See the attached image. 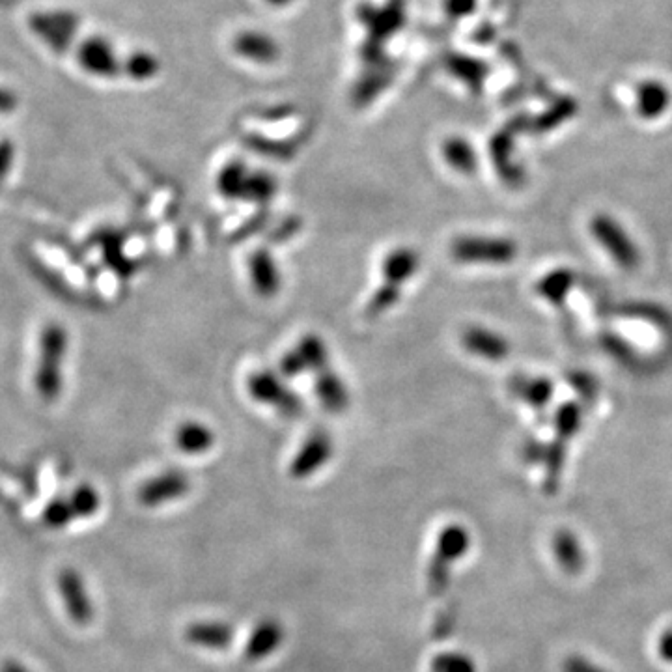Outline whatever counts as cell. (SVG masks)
<instances>
[{"mask_svg":"<svg viewBox=\"0 0 672 672\" xmlns=\"http://www.w3.org/2000/svg\"><path fill=\"white\" fill-rule=\"evenodd\" d=\"M68 350V329L62 323H45L38 338V363L34 370V387L43 402H55L64 391V364Z\"/></svg>","mask_w":672,"mask_h":672,"instance_id":"1","label":"cell"},{"mask_svg":"<svg viewBox=\"0 0 672 672\" xmlns=\"http://www.w3.org/2000/svg\"><path fill=\"white\" fill-rule=\"evenodd\" d=\"M471 547V534L458 523H450L437 534L435 551L428 562L426 583L432 596H441L450 585V574L454 562L463 559Z\"/></svg>","mask_w":672,"mask_h":672,"instance_id":"2","label":"cell"},{"mask_svg":"<svg viewBox=\"0 0 672 672\" xmlns=\"http://www.w3.org/2000/svg\"><path fill=\"white\" fill-rule=\"evenodd\" d=\"M245 385L249 396L260 406L271 407L288 419L303 413L301 398L288 387L286 378H282L280 372L254 370Z\"/></svg>","mask_w":672,"mask_h":672,"instance_id":"3","label":"cell"},{"mask_svg":"<svg viewBox=\"0 0 672 672\" xmlns=\"http://www.w3.org/2000/svg\"><path fill=\"white\" fill-rule=\"evenodd\" d=\"M450 256L460 264L503 266L516 260L518 245L506 238L460 236L450 243Z\"/></svg>","mask_w":672,"mask_h":672,"instance_id":"4","label":"cell"},{"mask_svg":"<svg viewBox=\"0 0 672 672\" xmlns=\"http://www.w3.org/2000/svg\"><path fill=\"white\" fill-rule=\"evenodd\" d=\"M79 25L81 21L77 14L68 10H42L28 17L30 32L56 55L70 51L77 38Z\"/></svg>","mask_w":672,"mask_h":672,"instance_id":"5","label":"cell"},{"mask_svg":"<svg viewBox=\"0 0 672 672\" xmlns=\"http://www.w3.org/2000/svg\"><path fill=\"white\" fill-rule=\"evenodd\" d=\"M329 359H331V353L322 336L314 335V333L301 336L294 348L280 357V376L294 379L307 372L318 374L331 366Z\"/></svg>","mask_w":672,"mask_h":672,"instance_id":"6","label":"cell"},{"mask_svg":"<svg viewBox=\"0 0 672 672\" xmlns=\"http://www.w3.org/2000/svg\"><path fill=\"white\" fill-rule=\"evenodd\" d=\"M590 232L622 269H635L639 266V249L616 219L609 215H596L590 221Z\"/></svg>","mask_w":672,"mask_h":672,"instance_id":"7","label":"cell"},{"mask_svg":"<svg viewBox=\"0 0 672 672\" xmlns=\"http://www.w3.org/2000/svg\"><path fill=\"white\" fill-rule=\"evenodd\" d=\"M75 58L81 70L98 79H116L122 75V60L114 45L103 36H88L77 45Z\"/></svg>","mask_w":672,"mask_h":672,"instance_id":"8","label":"cell"},{"mask_svg":"<svg viewBox=\"0 0 672 672\" xmlns=\"http://www.w3.org/2000/svg\"><path fill=\"white\" fill-rule=\"evenodd\" d=\"M333 454H335L333 437L325 430H314L297 448L288 467V473L294 480H307L310 476L320 473L323 467L331 462Z\"/></svg>","mask_w":672,"mask_h":672,"instance_id":"9","label":"cell"},{"mask_svg":"<svg viewBox=\"0 0 672 672\" xmlns=\"http://www.w3.org/2000/svg\"><path fill=\"white\" fill-rule=\"evenodd\" d=\"M357 19L368 30L366 40L383 45L406 25V0H389L385 6L364 2L357 8Z\"/></svg>","mask_w":672,"mask_h":672,"instance_id":"10","label":"cell"},{"mask_svg":"<svg viewBox=\"0 0 672 672\" xmlns=\"http://www.w3.org/2000/svg\"><path fill=\"white\" fill-rule=\"evenodd\" d=\"M191 491L189 475L180 469H167L159 475L150 476L140 484L137 499L146 508H159L163 504L180 501Z\"/></svg>","mask_w":672,"mask_h":672,"instance_id":"11","label":"cell"},{"mask_svg":"<svg viewBox=\"0 0 672 672\" xmlns=\"http://www.w3.org/2000/svg\"><path fill=\"white\" fill-rule=\"evenodd\" d=\"M56 587L62 596L66 613L77 626H88L94 620V603L88 596L83 575L73 568H64L56 575Z\"/></svg>","mask_w":672,"mask_h":672,"instance_id":"12","label":"cell"},{"mask_svg":"<svg viewBox=\"0 0 672 672\" xmlns=\"http://www.w3.org/2000/svg\"><path fill=\"white\" fill-rule=\"evenodd\" d=\"M232 51L243 60L269 66L280 58V45L273 36L260 30H243L234 36Z\"/></svg>","mask_w":672,"mask_h":672,"instance_id":"13","label":"cell"},{"mask_svg":"<svg viewBox=\"0 0 672 672\" xmlns=\"http://www.w3.org/2000/svg\"><path fill=\"white\" fill-rule=\"evenodd\" d=\"M286 631L282 628L277 618H264L260 620L251 633L243 648V658L251 663H258L273 656L284 643Z\"/></svg>","mask_w":672,"mask_h":672,"instance_id":"14","label":"cell"},{"mask_svg":"<svg viewBox=\"0 0 672 672\" xmlns=\"http://www.w3.org/2000/svg\"><path fill=\"white\" fill-rule=\"evenodd\" d=\"M185 641L198 648L223 652L234 644V628L223 620H196L191 622L183 631Z\"/></svg>","mask_w":672,"mask_h":672,"instance_id":"15","label":"cell"},{"mask_svg":"<svg viewBox=\"0 0 672 672\" xmlns=\"http://www.w3.org/2000/svg\"><path fill=\"white\" fill-rule=\"evenodd\" d=\"M247 271L252 290L260 297H275L282 288L279 264L267 249H256L249 254Z\"/></svg>","mask_w":672,"mask_h":672,"instance_id":"16","label":"cell"},{"mask_svg":"<svg viewBox=\"0 0 672 672\" xmlns=\"http://www.w3.org/2000/svg\"><path fill=\"white\" fill-rule=\"evenodd\" d=\"M419 252L411 247H396L381 260V282L404 290L409 280L419 273Z\"/></svg>","mask_w":672,"mask_h":672,"instance_id":"17","label":"cell"},{"mask_svg":"<svg viewBox=\"0 0 672 672\" xmlns=\"http://www.w3.org/2000/svg\"><path fill=\"white\" fill-rule=\"evenodd\" d=\"M462 346L471 355L482 357L493 363L503 361L504 357L510 353V346L503 336L486 327H478V325H471L463 331Z\"/></svg>","mask_w":672,"mask_h":672,"instance_id":"18","label":"cell"},{"mask_svg":"<svg viewBox=\"0 0 672 672\" xmlns=\"http://www.w3.org/2000/svg\"><path fill=\"white\" fill-rule=\"evenodd\" d=\"M671 88L659 79H644L635 88V109L644 120H656L669 111Z\"/></svg>","mask_w":672,"mask_h":672,"instance_id":"19","label":"cell"},{"mask_svg":"<svg viewBox=\"0 0 672 672\" xmlns=\"http://www.w3.org/2000/svg\"><path fill=\"white\" fill-rule=\"evenodd\" d=\"M314 392L323 409L329 413H342L350 406V391L346 381L329 366L316 374Z\"/></svg>","mask_w":672,"mask_h":672,"instance_id":"20","label":"cell"},{"mask_svg":"<svg viewBox=\"0 0 672 672\" xmlns=\"http://www.w3.org/2000/svg\"><path fill=\"white\" fill-rule=\"evenodd\" d=\"M174 445L187 456H202L215 445V432L200 420H185L174 430Z\"/></svg>","mask_w":672,"mask_h":672,"instance_id":"21","label":"cell"},{"mask_svg":"<svg viewBox=\"0 0 672 672\" xmlns=\"http://www.w3.org/2000/svg\"><path fill=\"white\" fill-rule=\"evenodd\" d=\"M441 157L458 174H475L478 168V155L475 146L460 135H452L441 142Z\"/></svg>","mask_w":672,"mask_h":672,"instance_id":"22","label":"cell"},{"mask_svg":"<svg viewBox=\"0 0 672 672\" xmlns=\"http://www.w3.org/2000/svg\"><path fill=\"white\" fill-rule=\"evenodd\" d=\"M514 124L506 127V131L497 133L490 142V154L493 165L497 167L499 176L510 185H518L521 180V170L512 161V137H514Z\"/></svg>","mask_w":672,"mask_h":672,"instance_id":"23","label":"cell"},{"mask_svg":"<svg viewBox=\"0 0 672 672\" xmlns=\"http://www.w3.org/2000/svg\"><path fill=\"white\" fill-rule=\"evenodd\" d=\"M447 70L452 77L462 81L471 92H480L488 79V66L480 58L467 55H450L447 58Z\"/></svg>","mask_w":672,"mask_h":672,"instance_id":"24","label":"cell"},{"mask_svg":"<svg viewBox=\"0 0 672 672\" xmlns=\"http://www.w3.org/2000/svg\"><path fill=\"white\" fill-rule=\"evenodd\" d=\"M553 553L562 572L577 575L585 568V551L572 531H559L553 536Z\"/></svg>","mask_w":672,"mask_h":672,"instance_id":"25","label":"cell"},{"mask_svg":"<svg viewBox=\"0 0 672 672\" xmlns=\"http://www.w3.org/2000/svg\"><path fill=\"white\" fill-rule=\"evenodd\" d=\"M251 168L247 167L243 161H230L226 163L219 174H217V191L221 193L224 198L230 200H243V193H245V183L249 178Z\"/></svg>","mask_w":672,"mask_h":672,"instance_id":"26","label":"cell"},{"mask_svg":"<svg viewBox=\"0 0 672 672\" xmlns=\"http://www.w3.org/2000/svg\"><path fill=\"white\" fill-rule=\"evenodd\" d=\"M391 71L387 66H378V68H368V73L357 81L353 88V103L357 107H366L370 101L378 98L379 94L391 83Z\"/></svg>","mask_w":672,"mask_h":672,"instance_id":"27","label":"cell"},{"mask_svg":"<svg viewBox=\"0 0 672 672\" xmlns=\"http://www.w3.org/2000/svg\"><path fill=\"white\" fill-rule=\"evenodd\" d=\"M161 71L159 58L150 51H133L122 60V73L135 83H146L157 77Z\"/></svg>","mask_w":672,"mask_h":672,"instance_id":"28","label":"cell"},{"mask_svg":"<svg viewBox=\"0 0 672 672\" xmlns=\"http://www.w3.org/2000/svg\"><path fill=\"white\" fill-rule=\"evenodd\" d=\"M575 277L572 271L568 269H557V271H551L549 275H546L544 279L538 282L536 286V292L542 295L544 299H547L549 303L553 305H562L566 301V295L572 290L574 286Z\"/></svg>","mask_w":672,"mask_h":672,"instance_id":"29","label":"cell"},{"mask_svg":"<svg viewBox=\"0 0 672 672\" xmlns=\"http://www.w3.org/2000/svg\"><path fill=\"white\" fill-rule=\"evenodd\" d=\"M512 391L525 400L529 406L546 407L553 396V385L546 378H518L512 381Z\"/></svg>","mask_w":672,"mask_h":672,"instance_id":"30","label":"cell"},{"mask_svg":"<svg viewBox=\"0 0 672 672\" xmlns=\"http://www.w3.org/2000/svg\"><path fill=\"white\" fill-rule=\"evenodd\" d=\"M402 292H404V290L398 288V286H392V284L381 282L378 290L370 295V299H368V303H366V307H364L366 318L376 320L379 316H383L385 312H389L391 308L396 307V305L400 303Z\"/></svg>","mask_w":672,"mask_h":672,"instance_id":"31","label":"cell"},{"mask_svg":"<svg viewBox=\"0 0 672 672\" xmlns=\"http://www.w3.org/2000/svg\"><path fill=\"white\" fill-rule=\"evenodd\" d=\"M70 504L77 519H88L96 516L101 508L99 491L92 484H79L71 491Z\"/></svg>","mask_w":672,"mask_h":672,"instance_id":"32","label":"cell"},{"mask_svg":"<svg viewBox=\"0 0 672 672\" xmlns=\"http://www.w3.org/2000/svg\"><path fill=\"white\" fill-rule=\"evenodd\" d=\"M277 191V182L271 174H267L264 170H251L249 178L245 183V193H243V200L249 202H269Z\"/></svg>","mask_w":672,"mask_h":672,"instance_id":"33","label":"cell"},{"mask_svg":"<svg viewBox=\"0 0 672 672\" xmlns=\"http://www.w3.org/2000/svg\"><path fill=\"white\" fill-rule=\"evenodd\" d=\"M579 426H581V406L575 402H566L557 411V419H555L557 441L566 445L579 430Z\"/></svg>","mask_w":672,"mask_h":672,"instance_id":"34","label":"cell"},{"mask_svg":"<svg viewBox=\"0 0 672 672\" xmlns=\"http://www.w3.org/2000/svg\"><path fill=\"white\" fill-rule=\"evenodd\" d=\"M575 111H577V105H575L574 99L562 98L551 109H547L542 116L536 118L534 127L538 131H551V129L559 127L562 122H566L568 118H572Z\"/></svg>","mask_w":672,"mask_h":672,"instance_id":"35","label":"cell"},{"mask_svg":"<svg viewBox=\"0 0 672 672\" xmlns=\"http://www.w3.org/2000/svg\"><path fill=\"white\" fill-rule=\"evenodd\" d=\"M432 672H476L473 659L462 652H441L430 663Z\"/></svg>","mask_w":672,"mask_h":672,"instance_id":"36","label":"cell"},{"mask_svg":"<svg viewBox=\"0 0 672 672\" xmlns=\"http://www.w3.org/2000/svg\"><path fill=\"white\" fill-rule=\"evenodd\" d=\"M75 514H73V508H71L70 499H53L51 503L45 506L43 510V521L47 527L51 529H64L68 527L70 523L75 521Z\"/></svg>","mask_w":672,"mask_h":672,"instance_id":"37","label":"cell"},{"mask_svg":"<svg viewBox=\"0 0 672 672\" xmlns=\"http://www.w3.org/2000/svg\"><path fill=\"white\" fill-rule=\"evenodd\" d=\"M562 672H607L600 665H596L594 661L579 656V654H572L562 661Z\"/></svg>","mask_w":672,"mask_h":672,"instance_id":"38","label":"cell"},{"mask_svg":"<svg viewBox=\"0 0 672 672\" xmlns=\"http://www.w3.org/2000/svg\"><path fill=\"white\" fill-rule=\"evenodd\" d=\"M476 2L478 0H445V12L452 19H463L475 12Z\"/></svg>","mask_w":672,"mask_h":672,"instance_id":"39","label":"cell"},{"mask_svg":"<svg viewBox=\"0 0 672 672\" xmlns=\"http://www.w3.org/2000/svg\"><path fill=\"white\" fill-rule=\"evenodd\" d=\"M15 150L14 144L10 140H0V185L10 174L12 165H14Z\"/></svg>","mask_w":672,"mask_h":672,"instance_id":"40","label":"cell"},{"mask_svg":"<svg viewBox=\"0 0 672 672\" xmlns=\"http://www.w3.org/2000/svg\"><path fill=\"white\" fill-rule=\"evenodd\" d=\"M17 109V96L10 88L0 86V114H10Z\"/></svg>","mask_w":672,"mask_h":672,"instance_id":"41","label":"cell"},{"mask_svg":"<svg viewBox=\"0 0 672 672\" xmlns=\"http://www.w3.org/2000/svg\"><path fill=\"white\" fill-rule=\"evenodd\" d=\"M572 381H574L575 389L581 392V394H587V396H590V398H594V396H596V391H598V389H596L594 381L588 378V376L577 374V376L572 378Z\"/></svg>","mask_w":672,"mask_h":672,"instance_id":"42","label":"cell"},{"mask_svg":"<svg viewBox=\"0 0 672 672\" xmlns=\"http://www.w3.org/2000/svg\"><path fill=\"white\" fill-rule=\"evenodd\" d=\"M658 650L661 658L667 663H672V628L659 637Z\"/></svg>","mask_w":672,"mask_h":672,"instance_id":"43","label":"cell"},{"mask_svg":"<svg viewBox=\"0 0 672 672\" xmlns=\"http://www.w3.org/2000/svg\"><path fill=\"white\" fill-rule=\"evenodd\" d=\"M2 672H27V669H23L19 663H15V661H6L4 665H2Z\"/></svg>","mask_w":672,"mask_h":672,"instance_id":"44","label":"cell"},{"mask_svg":"<svg viewBox=\"0 0 672 672\" xmlns=\"http://www.w3.org/2000/svg\"><path fill=\"white\" fill-rule=\"evenodd\" d=\"M264 2L271 8H288L290 4H294L295 0H264Z\"/></svg>","mask_w":672,"mask_h":672,"instance_id":"45","label":"cell"}]
</instances>
